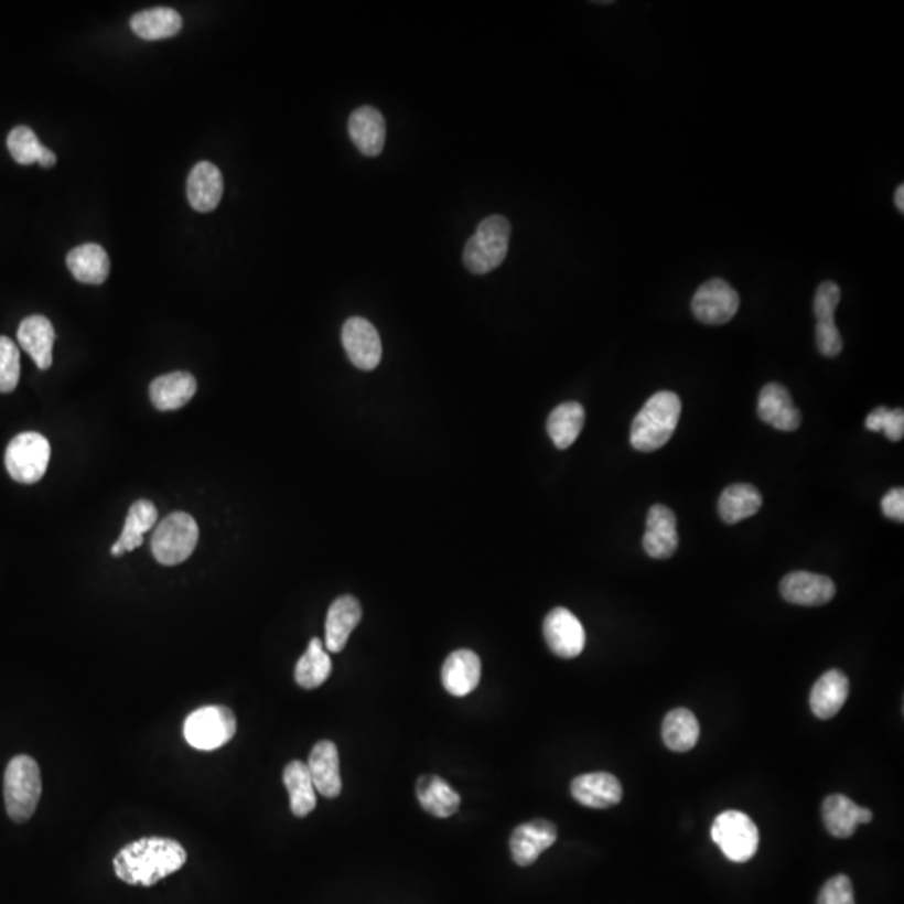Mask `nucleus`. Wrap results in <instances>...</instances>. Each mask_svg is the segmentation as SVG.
Segmentation results:
<instances>
[{
  "instance_id": "obj_1",
  "label": "nucleus",
  "mask_w": 904,
  "mask_h": 904,
  "mask_svg": "<svg viewBox=\"0 0 904 904\" xmlns=\"http://www.w3.org/2000/svg\"><path fill=\"white\" fill-rule=\"evenodd\" d=\"M186 851L170 838H141L115 855L116 876L131 886H154L185 867Z\"/></svg>"
},
{
  "instance_id": "obj_2",
  "label": "nucleus",
  "mask_w": 904,
  "mask_h": 904,
  "mask_svg": "<svg viewBox=\"0 0 904 904\" xmlns=\"http://www.w3.org/2000/svg\"><path fill=\"white\" fill-rule=\"evenodd\" d=\"M682 412V402L675 392L661 390L647 400L637 418L633 419L629 442L633 448L642 452L657 451L664 448L675 429Z\"/></svg>"
},
{
  "instance_id": "obj_3",
  "label": "nucleus",
  "mask_w": 904,
  "mask_h": 904,
  "mask_svg": "<svg viewBox=\"0 0 904 904\" xmlns=\"http://www.w3.org/2000/svg\"><path fill=\"white\" fill-rule=\"evenodd\" d=\"M42 794L41 768L29 755L9 762L4 776V800L9 818L22 825L34 816Z\"/></svg>"
},
{
  "instance_id": "obj_4",
  "label": "nucleus",
  "mask_w": 904,
  "mask_h": 904,
  "mask_svg": "<svg viewBox=\"0 0 904 904\" xmlns=\"http://www.w3.org/2000/svg\"><path fill=\"white\" fill-rule=\"evenodd\" d=\"M512 225L508 218L493 215L477 225L476 234L470 238L463 251V263L476 276L489 273L505 261L508 255Z\"/></svg>"
},
{
  "instance_id": "obj_5",
  "label": "nucleus",
  "mask_w": 904,
  "mask_h": 904,
  "mask_svg": "<svg viewBox=\"0 0 904 904\" xmlns=\"http://www.w3.org/2000/svg\"><path fill=\"white\" fill-rule=\"evenodd\" d=\"M200 531L189 513H171L154 529L151 551L158 563L174 567L192 557L198 545Z\"/></svg>"
},
{
  "instance_id": "obj_6",
  "label": "nucleus",
  "mask_w": 904,
  "mask_h": 904,
  "mask_svg": "<svg viewBox=\"0 0 904 904\" xmlns=\"http://www.w3.org/2000/svg\"><path fill=\"white\" fill-rule=\"evenodd\" d=\"M183 734L193 749L216 751L237 734V717L228 707H202L186 717Z\"/></svg>"
},
{
  "instance_id": "obj_7",
  "label": "nucleus",
  "mask_w": 904,
  "mask_h": 904,
  "mask_svg": "<svg viewBox=\"0 0 904 904\" xmlns=\"http://www.w3.org/2000/svg\"><path fill=\"white\" fill-rule=\"evenodd\" d=\"M710 835L723 855L734 863H747L757 852V826L741 810H725L719 814Z\"/></svg>"
},
{
  "instance_id": "obj_8",
  "label": "nucleus",
  "mask_w": 904,
  "mask_h": 904,
  "mask_svg": "<svg viewBox=\"0 0 904 904\" xmlns=\"http://www.w3.org/2000/svg\"><path fill=\"white\" fill-rule=\"evenodd\" d=\"M50 460V441L39 432H22L6 449V467L18 483L34 484L41 481Z\"/></svg>"
},
{
  "instance_id": "obj_9",
  "label": "nucleus",
  "mask_w": 904,
  "mask_h": 904,
  "mask_svg": "<svg viewBox=\"0 0 904 904\" xmlns=\"http://www.w3.org/2000/svg\"><path fill=\"white\" fill-rule=\"evenodd\" d=\"M741 299L738 290L725 280L712 279L703 283L692 299L697 321L707 325L728 324L738 313Z\"/></svg>"
},
{
  "instance_id": "obj_10",
  "label": "nucleus",
  "mask_w": 904,
  "mask_h": 904,
  "mask_svg": "<svg viewBox=\"0 0 904 904\" xmlns=\"http://www.w3.org/2000/svg\"><path fill=\"white\" fill-rule=\"evenodd\" d=\"M342 345L357 369L374 370L383 358L379 332L366 319L352 316L342 327Z\"/></svg>"
},
{
  "instance_id": "obj_11",
  "label": "nucleus",
  "mask_w": 904,
  "mask_h": 904,
  "mask_svg": "<svg viewBox=\"0 0 904 904\" xmlns=\"http://www.w3.org/2000/svg\"><path fill=\"white\" fill-rule=\"evenodd\" d=\"M542 635L557 657L574 658L584 650L586 633L580 620L567 609H555L542 623Z\"/></svg>"
},
{
  "instance_id": "obj_12",
  "label": "nucleus",
  "mask_w": 904,
  "mask_h": 904,
  "mask_svg": "<svg viewBox=\"0 0 904 904\" xmlns=\"http://www.w3.org/2000/svg\"><path fill=\"white\" fill-rule=\"evenodd\" d=\"M557 839L558 829L553 822L547 819L525 822L518 826L509 838L513 861L521 868L531 867L542 852L557 842Z\"/></svg>"
},
{
  "instance_id": "obj_13",
  "label": "nucleus",
  "mask_w": 904,
  "mask_h": 904,
  "mask_svg": "<svg viewBox=\"0 0 904 904\" xmlns=\"http://www.w3.org/2000/svg\"><path fill=\"white\" fill-rule=\"evenodd\" d=\"M781 595L793 605L821 606L835 599L836 584L825 574L794 571L781 581Z\"/></svg>"
},
{
  "instance_id": "obj_14",
  "label": "nucleus",
  "mask_w": 904,
  "mask_h": 904,
  "mask_svg": "<svg viewBox=\"0 0 904 904\" xmlns=\"http://www.w3.org/2000/svg\"><path fill=\"white\" fill-rule=\"evenodd\" d=\"M758 418L765 424L773 426L779 431H796L800 426L799 409L794 406L793 396L786 387L777 383L767 384L758 394Z\"/></svg>"
},
{
  "instance_id": "obj_15",
  "label": "nucleus",
  "mask_w": 904,
  "mask_h": 904,
  "mask_svg": "<svg viewBox=\"0 0 904 904\" xmlns=\"http://www.w3.org/2000/svg\"><path fill=\"white\" fill-rule=\"evenodd\" d=\"M348 134L352 143L364 157L376 158L383 153L386 144V119L379 109L362 106L355 109L348 119Z\"/></svg>"
},
{
  "instance_id": "obj_16",
  "label": "nucleus",
  "mask_w": 904,
  "mask_h": 904,
  "mask_svg": "<svg viewBox=\"0 0 904 904\" xmlns=\"http://www.w3.org/2000/svg\"><path fill=\"white\" fill-rule=\"evenodd\" d=\"M822 821L829 835L848 839L854 835L859 825L873 821V810L858 806L848 796L832 794L822 803Z\"/></svg>"
},
{
  "instance_id": "obj_17",
  "label": "nucleus",
  "mask_w": 904,
  "mask_h": 904,
  "mask_svg": "<svg viewBox=\"0 0 904 904\" xmlns=\"http://www.w3.org/2000/svg\"><path fill=\"white\" fill-rule=\"evenodd\" d=\"M678 548L677 518L670 508L654 505L647 516L644 536L645 553L655 560H667Z\"/></svg>"
},
{
  "instance_id": "obj_18",
  "label": "nucleus",
  "mask_w": 904,
  "mask_h": 904,
  "mask_svg": "<svg viewBox=\"0 0 904 904\" xmlns=\"http://www.w3.org/2000/svg\"><path fill=\"white\" fill-rule=\"evenodd\" d=\"M571 796L581 806L609 809L622 800L623 789L622 784L613 774H581L571 783Z\"/></svg>"
},
{
  "instance_id": "obj_19",
  "label": "nucleus",
  "mask_w": 904,
  "mask_h": 904,
  "mask_svg": "<svg viewBox=\"0 0 904 904\" xmlns=\"http://www.w3.org/2000/svg\"><path fill=\"white\" fill-rule=\"evenodd\" d=\"M310 776H312L315 790L329 799H334L342 793L341 758H338L337 745L331 741H321L310 752L309 762Z\"/></svg>"
},
{
  "instance_id": "obj_20",
  "label": "nucleus",
  "mask_w": 904,
  "mask_h": 904,
  "mask_svg": "<svg viewBox=\"0 0 904 904\" xmlns=\"http://www.w3.org/2000/svg\"><path fill=\"white\" fill-rule=\"evenodd\" d=\"M18 341L21 347L31 355L39 369L47 370L53 366L56 331L47 316L31 315L24 319L19 325Z\"/></svg>"
},
{
  "instance_id": "obj_21",
  "label": "nucleus",
  "mask_w": 904,
  "mask_h": 904,
  "mask_svg": "<svg viewBox=\"0 0 904 904\" xmlns=\"http://www.w3.org/2000/svg\"><path fill=\"white\" fill-rule=\"evenodd\" d=\"M441 678L451 696H470L480 686L481 658L473 650L452 652L442 665Z\"/></svg>"
},
{
  "instance_id": "obj_22",
  "label": "nucleus",
  "mask_w": 904,
  "mask_h": 904,
  "mask_svg": "<svg viewBox=\"0 0 904 904\" xmlns=\"http://www.w3.org/2000/svg\"><path fill=\"white\" fill-rule=\"evenodd\" d=\"M186 196H189L190 205L196 212L209 213L218 208L223 198L222 171L209 161L196 164L190 171Z\"/></svg>"
},
{
  "instance_id": "obj_23",
  "label": "nucleus",
  "mask_w": 904,
  "mask_h": 904,
  "mask_svg": "<svg viewBox=\"0 0 904 904\" xmlns=\"http://www.w3.org/2000/svg\"><path fill=\"white\" fill-rule=\"evenodd\" d=\"M362 606L351 595L338 596L327 613L325 622V647L332 654H338L347 645L351 633L360 623Z\"/></svg>"
},
{
  "instance_id": "obj_24",
  "label": "nucleus",
  "mask_w": 904,
  "mask_h": 904,
  "mask_svg": "<svg viewBox=\"0 0 904 904\" xmlns=\"http://www.w3.org/2000/svg\"><path fill=\"white\" fill-rule=\"evenodd\" d=\"M198 384L190 373H171L151 383L150 399L158 411H176L195 397Z\"/></svg>"
},
{
  "instance_id": "obj_25",
  "label": "nucleus",
  "mask_w": 904,
  "mask_h": 904,
  "mask_svg": "<svg viewBox=\"0 0 904 904\" xmlns=\"http://www.w3.org/2000/svg\"><path fill=\"white\" fill-rule=\"evenodd\" d=\"M849 696V680L841 670H829L814 684L809 703L814 715L829 720L842 709Z\"/></svg>"
},
{
  "instance_id": "obj_26",
  "label": "nucleus",
  "mask_w": 904,
  "mask_h": 904,
  "mask_svg": "<svg viewBox=\"0 0 904 904\" xmlns=\"http://www.w3.org/2000/svg\"><path fill=\"white\" fill-rule=\"evenodd\" d=\"M66 263L74 279L86 286H101L111 270L109 255L101 245L96 244L73 248L67 254Z\"/></svg>"
},
{
  "instance_id": "obj_27",
  "label": "nucleus",
  "mask_w": 904,
  "mask_h": 904,
  "mask_svg": "<svg viewBox=\"0 0 904 904\" xmlns=\"http://www.w3.org/2000/svg\"><path fill=\"white\" fill-rule=\"evenodd\" d=\"M157 521L158 509L153 503L148 502V499H140V502L132 503L128 516H126L121 535H119L118 541L111 547L112 557L118 558L121 557V555L136 550V548H140L144 541V532L153 529Z\"/></svg>"
},
{
  "instance_id": "obj_28",
  "label": "nucleus",
  "mask_w": 904,
  "mask_h": 904,
  "mask_svg": "<svg viewBox=\"0 0 904 904\" xmlns=\"http://www.w3.org/2000/svg\"><path fill=\"white\" fill-rule=\"evenodd\" d=\"M416 794L422 809L439 819L451 818L461 806V796L442 777L428 774L416 783Z\"/></svg>"
},
{
  "instance_id": "obj_29",
  "label": "nucleus",
  "mask_w": 904,
  "mask_h": 904,
  "mask_svg": "<svg viewBox=\"0 0 904 904\" xmlns=\"http://www.w3.org/2000/svg\"><path fill=\"white\" fill-rule=\"evenodd\" d=\"M183 28V19L174 9L153 8L132 15L131 29L144 41L174 37Z\"/></svg>"
},
{
  "instance_id": "obj_30",
  "label": "nucleus",
  "mask_w": 904,
  "mask_h": 904,
  "mask_svg": "<svg viewBox=\"0 0 904 904\" xmlns=\"http://www.w3.org/2000/svg\"><path fill=\"white\" fill-rule=\"evenodd\" d=\"M661 739L670 751H692L700 739L699 720L689 709L671 710L661 723Z\"/></svg>"
},
{
  "instance_id": "obj_31",
  "label": "nucleus",
  "mask_w": 904,
  "mask_h": 904,
  "mask_svg": "<svg viewBox=\"0 0 904 904\" xmlns=\"http://www.w3.org/2000/svg\"><path fill=\"white\" fill-rule=\"evenodd\" d=\"M762 506V496L757 487L751 484H734L723 489L719 497V515L729 525L744 521L757 515Z\"/></svg>"
},
{
  "instance_id": "obj_32",
  "label": "nucleus",
  "mask_w": 904,
  "mask_h": 904,
  "mask_svg": "<svg viewBox=\"0 0 904 904\" xmlns=\"http://www.w3.org/2000/svg\"><path fill=\"white\" fill-rule=\"evenodd\" d=\"M283 784L290 794V809L297 818H305L315 809L316 796L305 762L292 761L283 771Z\"/></svg>"
},
{
  "instance_id": "obj_33",
  "label": "nucleus",
  "mask_w": 904,
  "mask_h": 904,
  "mask_svg": "<svg viewBox=\"0 0 904 904\" xmlns=\"http://www.w3.org/2000/svg\"><path fill=\"white\" fill-rule=\"evenodd\" d=\"M332 660L321 638H312L305 654L297 661L295 682L302 689L312 690L324 686L325 680L331 677Z\"/></svg>"
},
{
  "instance_id": "obj_34",
  "label": "nucleus",
  "mask_w": 904,
  "mask_h": 904,
  "mask_svg": "<svg viewBox=\"0 0 904 904\" xmlns=\"http://www.w3.org/2000/svg\"><path fill=\"white\" fill-rule=\"evenodd\" d=\"M583 426V406L580 402H564L548 418V434L558 449H568L577 441Z\"/></svg>"
},
{
  "instance_id": "obj_35",
  "label": "nucleus",
  "mask_w": 904,
  "mask_h": 904,
  "mask_svg": "<svg viewBox=\"0 0 904 904\" xmlns=\"http://www.w3.org/2000/svg\"><path fill=\"white\" fill-rule=\"evenodd\" d=\"M8 148L15 163L24 164V166L37 163L44 150L37 134L28 126H18L9 132Z\"/></svg>"
},
{
  "instance_id": "obj_36",
  "label": "nucleus",
  "mask_w": 904,
  "mask_h": 904,
  "mask_svg": "<svg viewBox=\"0 0 904 904\" xmlns=\"http://www.w3.org/2000/svg\"><path fill=\"white\" fill-rule=\"evenodd\" d=\"M21 379V354L9 337H0V392L8 394Z\"/></svg>"
},
{
  "instance_id": "obj_37",
  "label": "nucleus",
  "mask_w": 904,
  "mask_h": 904,
  "mask_svg": "<svg viewBox=\"0 0 904 904\" xmlns=\"http://www.w3.org/2000/svg\"><path fill=\"white\" fill-rule=\"evenodd\" d=\"M839 300H841V289L838 283L825 282L819 286L814 297V313L818 322H835Z\"/></svg>"
},
{
  "instance_id": "obj_38",
  "label": "nucleus",
  "mask_w": 904,
  "mask_h": 904,
  "mask_svg": "<svg viewBox=\"0 0 904 904\" xmlns=\"http://www.w3.org/2000/svg\"><path fill=\"white\" fill-rule=\"evenodd\" d=\"M818 904H855L851 880L846 874L831 878L822 886Z\"/></svg>"
},
{
  "instance_id": "obj_39",
  "label": "nucleus",
  "mask_w": 904,
  "mask_h": 904,
  "mask_svg": "<svg viewBox=\"0 0 904 904\" xmlns=\"http://www.w3.org/2000/svg\"><path fill=\"white\" fill-rule=\"evenodd\" d=\"M816 344L825 357H838L842 351V337L836 322H818L816 325Z\"/></svg>"
},
{
  "instance_id": "obj_40",
  "label": "nucleus",
  "mask_w": 904,
  "mask_h": 904,
  "mask_svg": "<svg viewBox=\"0 0 904 904\" xmlns=\"http://www.w3.org/2000/svg\"><path fill=\"white\" fill-rule=\"evenodd\" d=\"M881 509H883L884 516L890 519H894V521H904V491L901 487H894L891 489L886 496L883 497V502H881Z\"/></svg>"
},
{
  "instance_id": "obj_41",
  "label": "nucleus",
  "mask_w": 904,
  "mask_h": 904,
  "mask_svg": "<svg viewBox=\"0 0 904 904\" xmlns=\"http://www.w3.org/2000/svg\"><path fill=\"white\" fill-rule=\"evenodd\" d=\"M881 431L886 434V438L890 441L897 442L903 439L904 435V412L903 409H894V411H887L886 418H884L883 429Z\"/></svg>"
},
{
  "instance_id": "obj_42",
  "label": "nucleus",
  "mask_w": 904,
  "mask_h": 904,
  "mask_svg": "<svg viewBox=\"0 0 904 904\" xmlns=\"http://www.w3.org/2000/svg\"><path fill=\"white\" fill-rule=\"evenodd\" d=\"M886 407H878L867 418V429L873 432H880L883 429L884 418H886Z\"/></svg>"
},
{
  "instance_id": "obj_43",
  "label": "nucleus",
  "mask_w": 904,
  "mask_h": 904,
  "mask_svg": "<svg viewBox=\"0 0 904 904\" xmlns=\"http://www.w3.org/2000/svg\"><path fill=\"white\" fill-rule=\"evenodd\" d=\"M37 163L41 164L42 168H53L54 164L57 163V157L54 154V151H51L50 148L44 147Z\"/></svg>"
},
{
  "instance_id": "obj_44",
  "label": "nucleus",
  "mask_w": 904,
  "mask_h": 904,
  "mask_svg": "<svg viewBox=\"0 0 904 904\" xmlns=\"http://www.w3.org/2000/svg\"><path fill=\"white\" fill-rule=\"evenodd\" d=\"M894 203H896L897 209L901 213L904 212V185L897 186L896 193H894Z\"/></svg>"
}]
</instances>
